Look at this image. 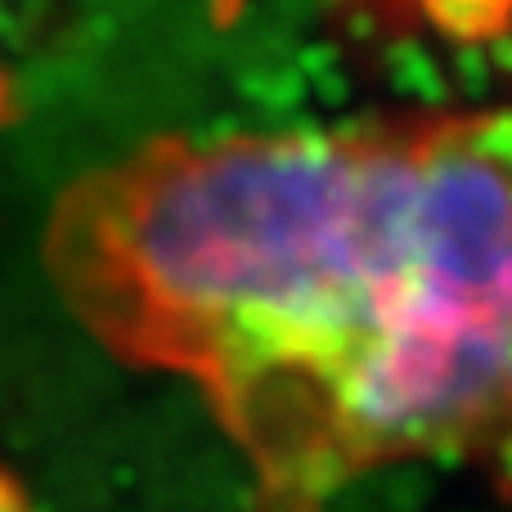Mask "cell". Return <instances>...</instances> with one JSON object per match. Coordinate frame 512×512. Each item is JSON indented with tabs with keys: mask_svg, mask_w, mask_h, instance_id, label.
<instances>
[{
	"mask_svg": "<svg viewBox=\"0 0 512 512\" xmlns=\"http://www.w3.org/2000/svg\"><path fill=\"white\" fill-rule=\"evenodd\" d=\"M0 512H36L32 504H27L23 486H18L14 477H5V472H0Z\"/></svg>",
	"mask_w": 512,
	"mask_h": 512,
	"instance_id": "7a4b0ae2",
	"label": "cell"
},
{
	"mask_svg": "<svg viewBox=\"0 0 512 512\" xmlns=\"http://www.w3.org/2000/svg\"><path fill=\"white\" fill-rule=\"evenodd\" d=\"M508 203L499 113L167 135L59 198L45 261L108 351L207 400L256 512H319L504 432Z\"/></svg>",
	"mask_w": 512,
	"mask_h": 512,
	"instance_id": "6da1fadb",
	"label": "cell"
},
{
	"mask_svg": "<svg viewBox=\"0 0 512 512\" xmlns=\"http://www.w3.org/2000/svg\"><path fill=\"white\" fill-rule=\"evenodd\" d=\"M5 99H9V95H5V81H0V117H5Z\"/></svg>",
	"mask_w": 512,
	"mask_h": 512,
	"instance_id": "3957f363",
	"label": "cell"
}]
</instances>
